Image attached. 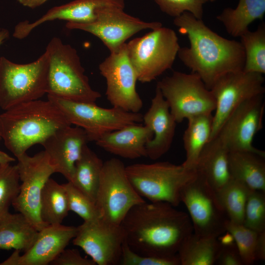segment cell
I'll use <instances>...</instances> for the list:
<instances>
[{
  "mask_svg": "<svg viewBox=\"0 0 265 265\" xmlns=\"http://www.w3.org/2000/svg\"><path fill=\"white\" fill-rule=\"evenodd\" d=\"M175 207L162 202H145L133 207L120 225L129 247L148 256L177 254L193 230L188 214Z\"/></svg>",
  "mask_w": 265,
  "mask_h": 265,
  "instance_id": "1",
  "label": "cell"
},
{
  "mask_svg": "<svg viewBox=\"0 0 265 265\" xmlns=\"http://www.w3.org/2000/svg\"><path fill=\"white\" fill-rule=\"evenodd\" d=\"M173 23L190 42L189 47L179 49V59L199 76L207 88L210 90L223 75L243 70L245 56L240 42L219 35L187 12L174 18Z\"/></svg>",
  "mask_w": 265,
  "mask_h": 265,
  "instance_id": "2",
  "label": "cell"
},
{
  "mask_svg": "<svg viewBox=\"0 0 265 265\" xmlns=\"http://www.w3.org/2000/svg\"><path fill=\"white\" fill-rule=\"evenodd\" d=\"M72 125L48 99L20 104L0 114V134L6 148L17 158L42 143L57 130Z\"/></svg>",
  "mask_w": 265,
  "mask_h": 265,
  "instance_id": "3",
  "label": "cell"
},
{
  "mask_svg": "<svg viewBox=\"0 0 265 265\" xmlns=\"http://www.w3.org/2000/svg\"><path fill=\"white\" fill-rule=\"evenodd\" d=\"M46 51L49 55L47 95L95 104L101 94L91 86L77 51L54 37Z\"/></svg>",
  "mask_w": 265,
  "mask_h": 265,
  "instance_id": "4",
  "label": "cell"
},
{
  "mask_svg": "<svg viewBox=\"0 0 265 265\" xmlns=\"http://www.w3.org/2000/svg\"><path fill=\"white\" fill-rule=\"evenodd\" d=\"M128 178L136 192L151 202H162L174 207L181 203L183 187L196 174L182 164L168 161L134 163L126 166Z\"/></svg>",
  "mask_w": 265,
  "mask_h": 265,
  "instance_id": "5",
  "label": "cell"
},
{
  "mask_svg": "<svg viewBox=\"0 0 265 265\" xmlns=\"http://www.w3.org/2000/svg\"><path fill=\"white\" fill-rule=\"evenodd\" d=\"M49 55L45 52L26 64L0 57V107L4 111L39 99L47 93Z\"/></svg>",
  "mask_w": 265,
  "mask_h": 265,
  "instance_id": "6",
  "label": "cell"
},
{
  "mask_svg": "<svg viewBox=\"0 0 265 265\" xmlns=\"http://www.w3.org/2000/svg\"><path fill=\"white\" fill-rule=\"evenodd\" d=\"M180 48L175 32L162 26L127 43L130 61L142 83L151 82L171 69Z\"/></svg>",
  "mask_w": 265,
  "mask_h": 265,
  "instance_id": "7",
  "label": "cell"
},
{
  "mask_svg": "<svg viewBox=\"0 0 265 265\" xmlns=\"http://www.w3.org/2000/svg\"><path fill=\"white\" fill-rule=\"evenodd\" d=\"M125 168L116 158L104 162L96 195L99 218L113 225L120 226L133 207L146 202L132 186Z\"/></svg>",
  "mask_w": 265,
  "mask_h": 265,
  "instance_id": "8",
  "label": "cell"
},
{
  "mask_svg": "<svg viewBox=\"0 0 265 265\" xmlns=\"http://www.w3.org/2000/svg\"><path fill=\"white\" fill-rule=\"evenodd\" d=\"M156 87L167 102L176 123L195 115L212 113L215 109L212 91L195 73L174 71L158 81Z\"/></svg>",
  "mask_w": 265,
  "mask_h": 265,
  "instance_id": "9",
  "label": "cell"
},
{
  "mask_svg": "<svg viewBox=\"0 0 265 265\" xmlns=\"http://www.w3.org/2000/svg\"><path fill=\"white\" fill-rule=\"evenodd\" d=\"M53 102L65 114L71 125L83 129L89 141H96L104 135L143 121V115L112 107H100L96 103L74 102L52 96Z\"/></svg>",
  "mask_w": 265,
  "mask_h": 265,
  "instance_id": "10",
  "label": "cell"
},
{
  "mask_svg": "<svg viewBox=\"0 0 265 265\" xmlns=\"http://www.w3.org/2000/svg\"><path fill=\"white\" fill-rule=\"evenodd\" d=\"M180 200L188 210L195 234L218 238L226 232L228 218L216 192L197 171L195 177L182 188Z\"/></svg>",
  "mask_w": 265,
  "mask_h": 265,
  "instance_id": "11",
  "label": "cell"
},
{
  "mask_svg": "<svg viewBox=\"0 0 265 265\" xmlns=\"http://www.w3.org/2000/svg\"><path fill=\"white\" fill-rule=\"evenodd\" d=\"M20 181V191L12 206L24 215L39 231L47 226L40 214L42 191L55 168L43 150L32 156L26 153L17 158Z\"/></svg>",
  "mask_w": 265,
  "mask_h": 265,
  "instance_id": "12",
  "label": "cell"
},
{
  "mask_svg": "<svg viewBox=\"0 0 265 265\" xmlns=\"http://www.w3.org/2000/svg\"><path fill=\"white\" fill-rule=\"evenodd\" d=\"M263 75L243 70L232 71L216 80L210 89L216 106L209 141L216 137L225 121L239 105L247 100L264 94Z\"/></svg>",
  "mask_w": 265,
  "mask_h": 265,
  "instance_id": "13",
  "label": "cell"
},
{
  "mask_svg": "<svg viewBox=\"0 0 265 265\" xmlns=\"http://www.w3.org/2000/svg\"><path fill=\"white\" fill-rule=\"evenodd\" d=\"M70 29H79L99 38L110 53L117 52L126 41L136 33L145 29L162 26L159 22H146L129 15L118 7L105 8L99 13L93 22L88 23L67 22Z\"/></svg>",
  "mask_w": 265,
  "mask_h": 265,
  "instance_id": "14",
  "label": "cell"
},
{
  "mask_svg": "<svg viewBox=\"0 0 265 265\" xmlns=\"http://www.w3.org/2000/svg\"><path fill=\"white\" fill-rule=\"evenodd\" d=\"M106 83V95L113 107L139 112L142 100L136 89L137 78L128 57L127 43L119 51L110 53L99 66Z\"/></svg>",
  "mask_w": 265,
  "mask_h": 265,
  "instance_id": "15",
  "label": "cell"
},
{
  "mask_svg": "<svg viewBox=\"0 0 265 265\" xmlns=\"http://www.w3.org/2000/svg\"><path fill=\"white\" fill-rule=\"evenodd\" d=\"M264 94L239 105L220 128L217 137L230 151H247L265 156V152L252 145L254 137L263 128L265 112Z\"/></svg>",
  "mask_w": 265,
  "mask_h": 265,
  "instance_id": "16",
  "label": "cell"
},
{
  "mask_svg": "<svg viewBox=\"0 0 265 265\" xmlns=\"http://www.w3.org/2000/svg\"><path fill=\"white\" fill-rule=\"evenodd\" d=\"M72 242L96 265H119L125 235L121 225L109 224L99 217L77 227Z\"/></svg>",
  "mask_w": 265,
  "mask_h": 265,
  "instance_id": "17",
  "label": "cell"
},
{
  "mask_svg": "<svg viewBox=\"0 0 265 265\" xmlns=\"http://www.w3.org/2000/svg\"><path fill=\"white\" fill-rule=\"evenodd\" d=\"M77 227L48 225L38 231L32 246L22 255L15 250L0 265H47L62 252L76 236Z\"/></svg>",
  "mask_w": 265,
  "mask_h": 265,
  "instance_id": "18",
  "label": "cell"
},
{
  "mask_svg": "<svg viewBox=\"0 0 265 265\" xmlns=\"http://www.w3.org/2000/svg\"><path fill=\"white\" fill-rule=\"evenodd\" d=\"M125 6L124 0H74L50 9L33 22L25 21L19 23L14 28L13 36L23 39L40 25L55 20L77 23H90L95 21L100 11L105 8L124 9Z\"/></svg>",
  "mask_w": 265,
  "mask_h": 265,
  "instance_id": "19",
  "label": "cell"
},
{
  "mask_svg": "<svg viewBox=\"0 0 265 265\" xmlns=\"http://www.w3.org/2000/svg\"><path fill=\"white\" fill-rule=\"evenodd\" d=\"M89 140L85 131L72 125L60 129L41 144L56 173L61 174L68 181H72L75 166Z\"/></svg>",
  "mask_w": 265,
  "mask_h": 265,
  "instance_id": "20",
  "label": "cell"
},
{
  "mask_svg": "<svg viewBox=\"0 0 265 265\" xmlns=\"http://www.w3.org/2000/svg\"><path fill=\"white\" fill-rule=\"evenodd\" d=\"M144 125L151 129L153 138L146 145L147 157L159 159L171 147L174 137L176 122L159 89L156 87L150 107L143 115Z\"/></svg>",
  "mask_w": 265,
  "mask_h": 265,
  "instance_id": "21",
  "label": "cell"
},
{
  "mask_svg": "<svg viewBox=\"0 0 265 265\" xmlns=\"http://www.w3.org/2000/svg\"><path fill=\"white\" fill-rule=\"evenodd\" d=\"M150 128L136 123L106 133L96 141L105 151L128 159L147 157L146 145L153 137Z\"/></svg>",
  "mask_w": 265,
  "mask_h": 265,
  "instance_id": "22",
  "label": "cell"
},
{
  "mask_svg": "<svg viewBox=\"0 0 265 265\" xmlns=\"http://www.w3.org/2000/svg\"><path fill=\"white\" fill-rule=\"evenodd\" d=\"M229 152L216 137L206 144L197 162L195 170L216 192L232 179L229 169Z\"/></svg>",
  "mask_w": 265,
  "mask_h": 265,
  "instance_id": "23",
  "label": "cell"
},
{
  "mask_svg": "<svg viewBox=\"0 0 265 265\" xmlns=\"http://www.w3.org/2000/svg\"><path fill=\"white\" fill-rule=\"evenodd\" d=\"M265 156L247 151H230L228 164L232 178L253 190L265 192Z\"/></svg>",
  "mask_w": 265,
  "mask_h": 265,
  "instance_id": "24",
  "label": "cell"
},
{
  "mask_svg": "<svg viewBox=\"0 0 265 265\" xmlns=\"http://www.w3.org/2000/svg\"><path fill=\"white\" fill-rule=\"evenodd\" d=\"M38 233L22 213L9 212L0 219V249L24 253L32 246Z\"/></svg>",
  "mask_w": 265,
  "mask_h": 265,
  "instance_id": "25",
  "label": "cell"
},
{
  "mask_svg": "<svg viewBox=\"0 0 265 265\" xmlns=\"http://www.w3.org/2000/svg\"><path fill=\"white\" fill-rule=\"evenodd\" d=\"M187 120V127L183 135L186 159L182 165L188 170H195L199 155L210 140L213 115L212 113L202 114Z\"/></svg>",
  "mask_w": 265,
  "mask_h": 265,
  "instance_id": "26",
  "label": "cell"
},
{
  "mask_svg": "<svg viewBox=\"0 0 265 265\" xmlns=\"http://www.w3.org/2000/svg\"><path fill=\"white\" fill-rule=\"evenodd\" d=\"M265 13V0H239L237 7L225 8L216 19L229 34L240 37L247 31L251 23L262 20Z\"/></svg>",
  "mask_w": 265,
  "mask_h": 265,
  "instance_id": "27",
  "label": "cell"
},
{
  "mask_svg": "<svg viewBox=\"0 0 265 265\" xmlns=\"http://www.w3.org/2000/svg\"><path fill=\"white\" fill-rule=\"evenodd\" d=\"M104 162L86 145L75 164L71 182L95 202Z\"/></svg>",
  "mask_w": 265,
  "mask_h": 265,
  "instance_id": "28",
  "label": "cell"
},
{
  "mask_svg": "<svg viewBox=\"0 0 265 265\" xmlns=\"http://www.w3.org/2000/svg\"><path fill=\"white\" fill-rule=\"evenodd\" d=\"M220 247L217 238L203 237L193 232L178 251L180 265H215Z\"/></svg>",
  "mask_w": 265,
  "mask_h": 265,
  "instance_id": "29",
  "label": "cell"
},
{
  "mask_svg": "<svg viewBox=\"0 0 265 265\" xmlns=\"http://www.w3.org/2000/svg\"><path fill=\"white\" fill-rule=\"evenodd\" d=\"M69 212L66 191L63 184L49 178L40 198V214L47 225L61 224Z\"/></svg>",
  "mask_w": 265,
  "mask_h": 265,
  "instance_id": "30",
  "label": "cell"
},
{
  "mask_svg": "<svg viewBox=\"0 0 265 265\" xmlns=\"http://www.w3.org/2000/svg\"><path fill=\"white\" fill-rule=\"evenodd\" d=\"M251 190L242 183L232 178L216 192L219 202L230 221L243 224L246 203Z\"/></svg>",
  "mask_w": 265,
  "mask_h": 265,
  "instance_id": "31",
  "label": "cell"
},
{
  "mask_svg": "<svg viewBox=\"0 0 265 265\" xmlns=\"http://www.w3.org/2000/svg\"><path fill=\"white\" fill-rule=\"evenodd\" d=\"M245 52L243 71L265 73V25L261 24L255 31L248 30L240 36Z\"/></svg>",
  "mask_w": 265,
  "mask_h": 265,
  "instance_id": "32",
  "label": "cell"
},
{
  "mask_svg": "<svg viewBox=\"0 0 265 265\" xmlns=\"http://www.w3.org/2000/svg\"><path fill=\"white\" fill-rule=\"evenodd\" d=\"M20 178L17 164H0V219L9 209L20 191Z\"/></svg>",
  "mask_w": 265,
  "mask_h": 265,
  "instance_id": "33",
  "label": "cell"
},
{
  "mask_svg": "<svg viewBox=\"0 0 265 265\" xmlns=\"http://www.w3.org/2000/svg\"><path fill=\"white\" fill-rule=\"evenodd\" d=\"M225 229L233 236L243 265L253 264L256 261L255 250L258 233L229 219L226 223Z\"/></svg>",
  "mask_w": 265,
  "mask_h": 265,
  "instance_id": "34",
  "label": "cell"
},
{
  "mask_svg": "<svg viewBox=\"0 0 265 265\" xmlns=\"http://www.w3.org/2000/svg\"><path fill=\"white\" fill-rule=\"evenodd\" d=\"M243 225L257 233L265 231V192L250 191L246 203Z\"/></svg>",
  "mask_w": 265,
  "mask_h": 265,
  "instance_id": "35",
  "label": "cell"
},
{
  "mask_svg": "<svg viewBox=\"0 0 265 265\" xmlns=\"http://www.w3.org/2000/svg\"><path fill=\"white\" fill-rule=\"evenodd\" d=\"M67 194L69 211H73L84 221L99 218L95 203L77 188L71 182L63 184Z\"/></svg>",
  "mask_w": 265,
  "mask_h": 265,
  "instance_id": "36",
  "label": "cell"
},
{
  "mask_svg": "<svg viewBox=\"0 0 265 265\" xmlns=\"http://www.w3.org/2000/svg\"><path fill=\"white\" fill-rule=\"evenodd\" d=\"M160 10L174 18L185 12L192 14L198 19H202L203 5L215 0H154Z\"/></svg>",
  "mask_w": 265,
  "mask_h": 265,
  "instance_id": "37",
  "label": "cell"
},
{
  "mask_svg": "<svg viewBox=\"0 0 265 265\" xmlns=\"http://www.w3.org/2000/svg\"><path fill=\"white\" fill-rule=\"evenodd\" d=\"M119 265H180L177 254L167 257L148 256L132 250L125 241L123 244Z\"/></svg>",
  "mask_w": 265,
  "mask_h": 265,
  "instance_id": "38",
  "label": "cell"
},
{
  "mask_svg": "<svg viewBox=\"0 0 265 265\" xmlns=\"http://www.w3.org/2000/svg\"><path fill=\"white\" fill-rule=\"evenodd\" d=\"M53 265H95L91 259L81 256L76 249H64L51 263Z\"/></svg>",
  "mask_w": 265,
  "mask_h": 265,
  "instance_id": "39",
  "label": "cell"
},
{
  "mask_svg": "<svg viewBox=\"0 0 265 265\" xmlns=\"http://www.w3.org/2000/svg\"><path fill=\"white\" fill-rule=\"evenodd\" d=\"M220 245L221 247L215 265H243L235 242L229 244H220Z\"/></svg>",
  "mask_w": 265,
  "mask_h": 265,
  "instance_id": "40",
  "label": "cell"
},
{
  "mask_svg": "<svg viewBox=\"0 0 265 265\" xmlns=\"http://www.w3.org/2000/svg\"><path fill=\"white\" fill-rule=\"evenodd\" d=\"M255 257L256 261L265 260V231L258 233Z\"/></svg>",
  "mask_w": 265,
  "mask_h": 265,
  "instance_id": "41",
  "label": "cell"
},
{
  "mask_svg": "<svg viewBox=\"0 0 265 265\" xmlns=\"http://www.w3.org/2000/svg\"><path fill=\"white\" fill-rule=\"evenodd\" d=\"M23 5L31 8H35L43 4L48 0H17Z\"/></svg>",
  "mask_w": 265,
  "mask_h": 265,
  "instance_id": "42",
  "label": "cell"
},
{
  "mask_svg": "<svg viewBox=\"0 0 265 265\" xmlns=\"http://www.w3.org/2000/svg\"><path fill=\"white\" fill-rule=\"evenodd\" d=\"M14 161H15V158L0 150V164L10 163Z\"/></svg>",
  "mask_w": 265,
  "mask_h": 265,
  "instance_id": "43",
  "label": "cell"
},
{
  "mask_svg": "<svg viewBox=\"0 0 265 265\" xmlns=\"http://www.w3.org/2000/svg\"><path fill=\"white\" fill-rule=\"evenodd\" d=\"M9 36V31L6 28L0 29V46Z\"/></svg>",
  "mask_w": 265,
  "mask_h": 265,
  "instance_id": "44",
  "label": "cell"
},
{
  "mask_svg": "<svg viewBox=\"0 0 265 265\" xmlns=\"http://www.w3.org/2000/svg\"><path fill=\"white\" fill-rule=\"evenodd\" d=\"M1 140V136H0V140Z\"/></svg>",
  "mask_w": 265,
  "mask_h": 265,
  "instance_id": "45",
  "label": "cell"
}]
</instances>
